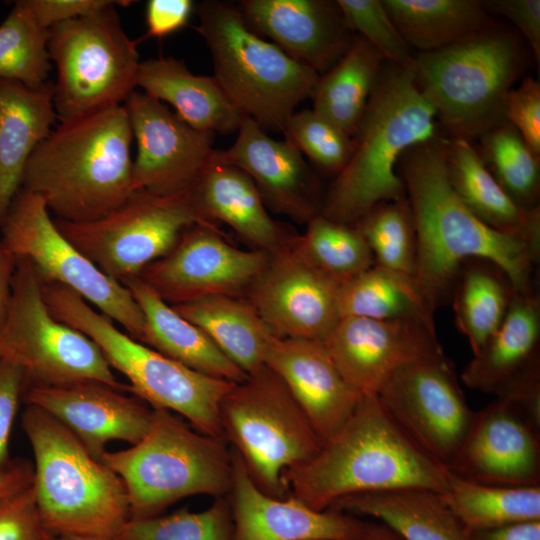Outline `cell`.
<instances>
[{
    "label": "cell",
    "instance_id": "obj_1",
    "mask_svg": "<svg viewBox=\"0 0 540 540\" xmlns=\"http://www.w3.org/2000/svg\"><path fill=\"white\" fill-rule=\"evenodd\" d=\"M440 136L407 149L401 178L412 210L417 258L414 279L434 312L450 303L464 261L489 260L509 276L518 293L538 287L540 242L495 230L476 217L454 190Z\"/></svg>",
    "mask_w": 540,
    "mask_h": 540
},
{
    "label": "cell",
    "instance_id": "obj_2",
    "mask_svg": "<svg viewBox=\"0 0 540 540\" xmlns=\"http://www.w3.org/2000/svg\"><path fill=\"white\" fill-rule=\"evenodd\" d=\"M448 477V469L400 429L376 394L364 395L311 459L283 475L289 494L317 511L364 493L404 488L442 493Z\"/></svg>",
    "mask_w": 540,
    "mask_h": 540
},
{
    "label": "cell",
    "instance_id": "obj_3",
    "mask_svg": "<svg viewBox=\"0 0 540 540\" xmlns=\"http://www.w3.org/2000/svg\"><path fill=\"white\" fill-rule=\"evenodd\" d=\"M438 136L436 112L416 83L413 58L404 64L385 61L352 154L323 197L320 214L354 225L376 205L406 198L396 169L400 157Z\"/></svg>",
    "mask_w": 540,
    "mask_h": 540
},
{
    "label": "cell",
    "instance_id": "obj_4",
    "mask_svg": "<svg viewBox=\"0 0 540 540\" xmlns=\"http://www.w3.org/2000/svg\"><path fill=\"white\" fill-rule=\"evenodd\" d=\"M132 140L124 104L60 122L29 158L21 188L39 195L54 219H97L133 192Z\"/></svg>",
    "mask_w": 540,
    "mask_h": 540
},
{
    "label": "cell",
    "instance_id": "obj_5",
    "mask_svg": "<svg viewBox=\"0 0 540 540\" xmlns=\"http://www.w3.org/2000/svg\"><path fill=\"white\" fill-rule=\"evenodd\" d=\"M21 424L34 454L32 486L46 531L113 540L130 519L121 478L43 409L26 404Z\"/></svg>",
    "mask_w": 540,
    "mask_h": 540
},
{
    "label": "cell",
    "instance_id": "obj_6",
    "mask_svg": "<svg viewBox=\"0 0 540 540\" xmlns=\"http://www.w3.org/2000/svg\"><path fill=\"white\" fill-rule=\"evenodd\" d=\"M54 318L89 337L112 369L129 381V391L153 409L184 418L195 430L223 439L219 409L234 382L188 368L115 327L81 296L65 286L42 281Z\"/></svg>",
    "mask_w": 540,
    "mask_h": 540
},
{
    "label": "cell",
    "instance_id": "obj_7",
    "mask_svg": "<svg viewBox=\"0 0 540 540\" xmlns=\"http://www.w3.org/2000/svg\"><path fill=\"white\" fill-rule=\"evenodd\" d=\"M194 28L205 41L214 77L241 111L262 128L283 133L319 74L265 40L246 22L238 4L206 0L195 4Z\"/></svg>",
    "mask_w": 540,
    "mask_h": 540
},
{
    "label": "cell",
    "instance_id": "obj_8",
    "mask_svg": "<svg viewBox=\"0 0 540 540\" xmlns=\"http://www.w3.org/2000/svg\"><path fill=\"white\" fill-rule=\"evenodd\" d=\"M102 461L124 483L130 519L161 515L194 495H228L232 454L225 440L195 430L181 416L153 409L146 435L131 447L106 451Z\"/></svg>",
    "mask_w": 540,
    "mask_h": 540
},
{
    "label": "cell",
    "instance_id": "obj_9",
    "mask_svg": "<svg viewBox=\"0 0 540 540\" xmlns=\"http://www.w3.org/2000/svg\"><path fill=\"white\" fill-rule=\"evenodd\" d=\"M416 83L451 138L471 141L505 119V101L524 66L518 38L495 24L413 57Z\"/></svg>",
    "mask_w": 540,
    "mask_h": 540
},
{
    "label": "cell",
    "instance_id": "obj_10",
    "mask_svg": "<svg viewBox=\"0 0 540 540\" xmlns=\"http://www.w3.org/2000/svg\"><path fill=\"white\" fill-rule=\"evenodd\" d=\"M220 424L253 482L267 495L288 497L283 475L311 459L322 443L282 381L264 366L223 397Z\"/></svg>",
    "mask_w": 540,
    "mask_h": 540
},
{
    "label": "cell",
    "instance_id": "obj_11",
    "mask_svg": "<svg viewBox=\"0 0 540 540\" xmlns=\"http://www.w3.org/2000/svg\"><path fill=\"white\" fill-rule=\"evenodd\" d=\"M110 1L48 30V53L57 71L54 106L60 122L123 105L135 91L140 65L132 40Z\"/></svg>",
    "mask_w": 540,
    "mask_h": 540
},
{
    "label": "cell",
    "instance_id": "obj_12",
    "mask_svg": "<svg viewBox=\"0 0 540 540\" xmlns=\"http://www.w3.org/2000/svg\"><path fill=\"white\" fill-rule=\"evenodd\" d=\"M0 359L22 368L25 391L85 380L129 391L89 337L52 316L40 278L22 258H17L11 301L0 329Z\"/></svg>",
    "mask_w": 540,
    "mask_h": 540
},
{
    "label": "cell",
    "instance_id": "obj_13",
    "mask_svg": "<svg viewBox=\"0 0 540 540\" xmlns=\"http://www.w3.org/2000/svg\"><path fill=\"white\" fill-rule=\"evenodd\" d=\"M54 221L84 256L121 284L164 256L188 227L204 225L220 230L202 214L190 188L167 196L135 190L97 219Z\"/></svg>",
    "mask_w": 540,
    "mask_h": 540
},
{
    "label": "cell",
    "instance_id": "obj_14",
    "mask_svg": "<svg viewBox=\"0 0 540 540\" xmlns=\"http://www.w3.org/2000/svg\"><path fill=\"white\" fill-rule=\"evenodd\" d=\"M1 241L30 262L40 280L67 287L141 342L145 321L126 286L104 274L57 228L46 203L20 189L1 225Z\"/></svg>",
    "mask_w": 540,
    "mask_h": 540
},
{
    "label": "cell",
    "instance_id": "obj_15",
    "mask_svg": "<svg viewBox=\"0 0 540 540\" xmlns=\"http://www.w3.org/2000/svg\"><path fill=\"white\" fill-rule=\"evenodd\" d=\"M376 395L400 429L447 468L475 413L452 361L442 353L408 363L395 371Z\"/></svg>",
    "mask_w": 540,
    "mask_h": 540
},
{
    "label": "cell",
    "instance_id": "obj_16",
    "mask_svg": "<svg viewBox=\"0 0 540 540\" xmlns=\"http://www.w3.org/2000/svg\"><path fill=\"white\" fill-rule=\"evenodd\" d=\"M269 254L233 246L222 230L193 225L138 277L171 306L213 296L245 297Z\"/></svg>",
    "mask_w": 540,
    "mask_h": 540
},
{
    "label": "cell",
    "instance_id": "obj_17",
    "mask_svg": "<svg viewBox=\"0 0 540 540\" xmlns=\"http://www.w3.org/2000/svg\"><path fill=\"white\" fill-rule=\"evenodd\" d=\"M340 286L307 258L292 236L269 254L245 298L275 336L323 341L341 318Z\"/></svg>",
    "mask_w": 540,
    "mask_h": 540
},
{
    "label": "cell",
    "instance_id": "obj_18",
    "mask_svg": "<svg viewBox=\"0 0 540 540\" xmlns=\"http://www.w3.org/2000/svg\"><path fill=\"white\" fill-rule=\"evenodd\" d=\"M124 106L137 146L133 191L167 196L189 189L211 160L215 134L192 128L144 92H132Z\"/></svg>",
    "mask_w": 540,
    "mask_h": 540
},
{
    "label": "cell",
    "instance_id": "obj_19",
    "mask_svg": "<svg viewBox=\"0 0 540 540\" xmlns=\"http://www.w3.org/2000/svg\"><path fill=\"white\" fill-rule=\"evenodd\" d=\"M448 471L498 486H540V418L507 400L475 411Z\"/></svg>",
    "mask_w": 540,
    "mask_h": 540
},
{
    "label": "cell",
    "instance_id": "obj_20",
    "mask_svg": "<svg viewBox=\"0 0 540 540\" xmlns=\"http://www.w3.org/2000/svg\"><path fill=\"white\" fill-rule=\"evenodd\" d=\"M463 383L540 416V293L514 295L504 320L460 375Z\"/></svg>",
    "mask_w": 540,
    "mask_h": 540
},
{
    "label": "cell",
    "instance_id": "obj_21",
    "mask_svg": "<svg viewBox=\"0 0 540 540\" xmlns=\"http://www.w3.org/2000/svg\"><path fill=\"white\" fill-rule=\"evenodd\" d=\"M321 342L343 377L363 395L377 394L402 366L444 353L435 328L404 320L341 317Z\"/></svg>",
    "mask_w": 540,
    "mask_h": 540
},
{
    "label": "cell",
    "instance_id": "obj_22",
    "mask_svg": "<svg viewBox=\"0 0 540 540\" xmlns=\"http://www.w3.org/2000/svg\"><path fill=\"white\" fill-rule=\"evenodd\" d=\"M231 454L232 540H359L365 534L370 522L355 515L336 509L317 511L291 495H267L233 449Z\"/></svg>",
    "mask_w": 540,
    "mask_h": 540
},
{
    "label": "cell",
    "instance_id": "obj_23",
    "mask_svg": "<svg viewBox=\"0 0 540 540\" xmlns=\"http://www.w3.org/2000/svg\"><path fill=\"white\" fill-rule=\"evenodd\" d=\"M22 401L60 421L99 460L110 441L138 443L153 419V408L140 398L94 380L32 387L24 392Z\"/></svg>",
    "mask_w": 540,
    "mask_h": 540
},
{
    "label": "cell",
    "instance_id": "obj_24",
    "mask_svg": "<svg viewBox=\"0 0 540 540\" xmlns=\"http://www.w3.org/2000/svg\"><path fill=\"white\" fill-rule=\"evenodd\" d=\"M234 143L216 150L212 159L245 172L255 183L266 207L307 224L320 214L323 199L318 181L302 153L286 137L268 136L254 120L244 117Z\"/></svg>",
    "mask_w": 540,
    "mask_h": 540
},
{
    "label": "cell",
    "instance_id": "obj_25",
    "mask_svg": "<svg viewBox=\"0 0 540 540\" xmlns=\"http://www.w3.org/2000/svg\"><path fill=\"white\" fill-rule=\"evenodd\" d=\"M237 4L256 33L319 75L342 58L356 37L335 1L242 0Z\"/></svg>",
    "mask_w": 540,
    "mask_h": 540
},
{
    "label": "cell",
    "instance_id": "obj_26",
    "mask_svg": "<svg viewBox=\"0 0 540 540\" xmlns=\"http://www.w3.org/2000/svg\"><path fill=\"white\" fill-rule=\"evenodd\" d=\"M264 362L285 383L321 443L349 418L364 396L343 377L321 341L275 336Z\"/></svg>",
    "mask_w": 540,
    "mask_h": 540
},
{
    "label": "cell",
    "instance_id": "obj_27",
    "mask_svg": "<svg viewBox=\"0 0 540 540\" xmlns=\"http://www.w3.org/2000/svg\"><path fill=\"white\" fill-rule=\"evenodd\" d=\"M56 120L53 83L29 88L0 79V225L22 187L29 158Z\"/></svg>",
    "mask_w": 540,
    "mask_h": 540
},
{
    "label": "cell",
    "instance_id": "obj_28",
    "mask_svg": "<svg viewBox=\"0 0 540 540\" xmlns=\"http://www.w3.org/2000/svg\"><path fill=\"white\" fill-rule=\"evenodd\" d=\"M190 190L209 221L227 225L255 249L271 253L292 237L269 215L253 180L234 166L211 157Z\"/></svg>",
    "mask_w": 540,
    "mask_h": 540
},
{
    "label": "cell",
    "instance_id": "obj_29",
    "mask_svg": "<svg viewBox=\"0 0 540 540\" xmlns=\"http://www.w3.org/2000/svg\"><path fill=\"white\" fill-rule=\"evenodd\" d=\"M136 87L169 103L175 114L194 129L229 134L245 117L213 76L192 73L183 60L160 56L140 62Z\"/></svg>",
    "mask_w": 540,
    "mask_h": 540
},
{
    "label": "cell",
    "instance_id": "obj_30",
    "mask_svg": "<svg viewBox=\"0 0 540 540\" xmlns=\"http://www.w3.org/2000/svg\"><path fill=\"white\" fill-rule=\"evenodd\" d=\"M142 311L141 343L197 372L240 383L247 378L198 326L181 316L138 276L123 283Z\"/></svg>",
    "mask_w": 540,
    "mask_h": 540
},
{
    "label": "cell",
    "instance_id": "obj_31",
    "mask_svg": "<svg viewBox=\"0 0 540 540\" xmlns=\"http://www.w3.org/2000/svg\"><path fill=\"white\" fill-rule=\"evenodd\" d=\"M330 509L373 517L401 540H471L470 531L428 489L404 488L344 497Z\"/></svg>",
    "mask_w": 540,
    "mask_h": 540
},
{
    "label": "cell",
    "instance_id": "obj_32",
    "mask_svg": "<svg viewBox=\"0 0 540 540\" xmlns=\"http://www.w3.org/2000/svg\"><path fill=\"white\" fill-rule=\"evenodd\" d=\"M446 167L454 190L468 209L489 227L540 242V207L525 210L496 181L471 141L446 142Z\"/></svg>",
    "mask_w": 540,
    "mask_h": 540
},
{
    "label": "cell",
    "instance_id": "obj_33",
    "mask_svg": "<svg viewBox=\"0 0 540 540\" xmlns=\"http://www.w3.org/2000/svg\"><path fill=\"white\" fill-rule=\"evenodd\" d=\"M172 307L204 331L247 375L265 366L275 335L247 298L213 296Z\"/></svg>",
    "mask_w": 540,
    "mask_h": 540
},
{
    "label": "cell",
    "instance_id": "obj_34",
    "mask_svg": "<svg viewBox=\"0 0 540 540\" xmlns=\"http://www.w3.org/2000/svg\"><path fill=\"white\" fill-rule=\"evenodd\" d=\"M409 45L425 53L483 32L496 23L478 0H382Z\"/></svg>",
    "mask_w": 540,
    "mask_h": 540
},
{
    "label": "cell",
    "instance_id": "obj_35",
    "mask_svg": "<svg viewBox=\"0 0 540 540\" xmlns=\"http://www.w3.org/2000/svg\"><path fill=\"white\" fill-rule=\"evenodd\" d=\"M385 61L374 46L356 36L342 58L319 76L312 109L353 138Z\"/></svg>",
    "mask_w": 540,
    "mask_h": 540
},
{
    "label": "cell",
    "instance_id": "obj_36",
    "mask_svg": "<svg viewBox=\"0 0 540 540\" xmlns=\"http://www.w3.org/2000/svg\"><path fill=\"white\" fill-rule=\"evenodd\" d=\"M516 292L509 276L495 263L481 258L463 262L450 303L455 325L472 354L499 328Z\"/></svg>",
    "mask_w": 540,
    "mask_h": 540
},
{
    "label": "cell",
    "instance_id": "obj_37",
    "mask_svg": "<svg viewBox=\"0 0 540 540\" xmlns=\"http://www.w3.org/2000/svg\"><path fill=\"white\" fill-rule=\"evenodd\" d=\"M338 303L340 317L415 321L435 328V312L414 277L377 264L342 283Z\"/></svg>",
    "mask_w": 540,
    "mask_h": 540
},
{
    "label": "cell",
    "instance_id": "obj_38",
    "mask_svg": "<svg viewBox=\"0 0 540 540\" xmlns=\"http://www.w3.org/2000/svg\"><path fill=\"white\" fill-rule=\"evenodd\" d=\"M440 494L469 531L540 520V486L482 484L449 472L446 487Z\"/></svg>",
    "mask_w": 540,
    "mask_h": 540
},
{
    "label": "cell",
    "instance_id": "obj_39",
    "mask_svg": "<svg viewBox=\"0 0 540 540\" xmlns=\"http://www.w3.org/2000/svg\"><path fill=\"white\" fill-rule=\"evenodd\" d=\"M479 137L480 156L503 190L521 208H539L540 156L508 121Z\"/></svg>",
    "mask_w": 540,
    "mask_h": 540
},
{
    "label": "cell",
    "instance_id": "obj_40",
    "mask_svg": "<svg viewBox=\"0 0 540 540\" xmlns=\"http://www.w3.org/2000/svg\"><path fill=\"white\" fill-rule=\"evenodd\" d=\"M297 242L307 258L340 284L375 264L367 242L354 225L318 214L306 224Z\"/></svg>",
    "mask_w": 540,
    "mask_h": 540
},
{
    "label": "cell",
    "instance_id": "obj_41",
    "mask_svg": "<svg viewBox=\"0 0 540 540\" xmlns=\"http://www.w3.org/2000/svg\"><path fill=\"white\" fill-rule=\"evenodd\" d=\"M48 30L34 20L22 0L14 2L0 24V79L29 88L44 85L51 69Z\"/></svg>",
    "mask_w": 540,
    "mask_h": 540
},
{
    "label": "cell",
    "instance_id": "obj_42",
    "mask_svg": "<svg viewBox=\"0 0 540 540\" xmlns=\"http://www.w3.org/2000/svg\"><path fill=\"white\" fill-rule=\"evenodd\" d=\"M354 226L370 247L375 264L414 276L417 237L407 197L376 205Z\"/></svg>",
    "mask_w": 540,
    "mask_h": 540
},
{
    "label": "cell",
    "instance_id": "obj_43",
    "mask_svg": "<svg viewBox=\"0 0 540 540\" xmlns=\"http://www.w3.org/2000/svg\"><path fill=\"white\" fill-rule=\"evenodd\" d=\"M113 540H232L230 506L217 497L202 511L129 519Z\"/></svg>",
    "mask_w": 540,
    "mask_h": 540
},
{
    "label": "cell",
    "instance_id": "obj_44",
    "mask_svg": "<svg viewBox=\"0 0 540 540\" xmlns=\"http://www.w3.org/2000/svg\"><path fill=\"white\" fill-rule=\"evenodd\" d=\"M283 134L320 169L337 175L347 164L353 138L313 109L294 112Z\"/></svg>",
    "mask_w": 540,
    "mask_h": 540
},
{
    "label": "cell",
    "instance_id": "obj_45",
    "mask_svg": "<svg viewBox=\"0 0 540 540\" xmlns=\"http://www.w3.org/2000/svg\"><path fill=\"white\" fill-rule=\"evenodd\" d=\"M348 28L374 46L386 59L404 64L413 56L381 0H336Z\"/></svg>",
    "mask_w": 540,
    "mask_h": 540
},
{
    "label": "cell",
    "instance_id": "obj_46",
    "mask_svg": "<svg viewBox=\"0 0 540 540\" xmlns=\"http://www.w3.org/2000/svg\"><path fill=\"white\" fill-rule=\"evenodd\" d=\"M33 486L0 499V540H49Z\"/></svg>",
    "mask_w": 540,
    "mask_h": 540
},
{
    "label": "cell",
    "instance_id": "obj_47",
    "mask_svg": "<svg viewBox=\"0 0 540 540\" xmlns=\"http://www.w3.org/2000/svg\"><path fill=\"white\" fill-rule=\"evenodd\" d=\"M505 119L540 156V84L536 79L526 77L518 87L509 91L505 101Z\"/></svg>",
    "mask_w": 540,
    "mask_h": 540
},
{
    "label": "cell",
    "instance_id": "obj_48",
    "mask_svg": "<svg viewBox=\"0 0 540 540\" xmlns=\"http://www.w3.org/2000/svg\"><path fill=\"white\" fill-rule=\"evenodd\" d=\"M26 389L22 368L0 359V472L11 465L9 439L19 403Z\"/></svg>",
    "mask_w": 540,
    "mask_h": 540
},
{
    "label": "cell",
    "instance_id": "obj_49",
    "mask_svg": "<svg viewBox=\"0 0 540 540\" xmlns=\"http://www.w3.org/2000/svg\"><path fill=\"white\" fill-rule=\"evenodd\" d=\"M487 11H492L511 21L523 34L540 63V1L491 0L482 1Z\"/></svg>",
    "mask_w": 540,
    "mask_h": 540
},
{
    "label": "cell",
    "instance_id": "obj_50",
    "mask_svg": "<svg viewBox=\"0 0 540 540\" xmlns=\"http://www.w3.org/2000/svg\"><path fill=\"white\" fill-rule=\"evenodd\" d=\"M195 4L192 0H149L146 33L142 39L164 38L188 25Z\"/></svg>",
    "mask_w": 540,
    "mask_h": 540
},
{
    "label": "cell",
    "instance_id": "obj_51",
    "mask_svg": "<svg viewBox=\"0 0 540 540\" xmlns=\"http://www.w3.org/2000/svg\"><path fill=\"white\" fill-rule=\"evenodd\" d=\"M111 0H22L34 20L43 29L87 15Z\"/></svg>",
    "mask_w": 540,
    "mask_h": 540
},
{
    "label": "cell",
    "instance_id": "obj_52",
    "mask_svg": "<svg viewBox=\"0 0 540 540\" xmlns=\"http://www.w3.org/2000/svg\"><path fill=\"white\" fill-rule=\"evenodd\" d=\"M33 477L34 464L24 458H14L9 468L0 472V499L31 486Z\"/></svg>",
    "mask_w": 540,
    "mask_h": 540
},
{
    "label": "cell",
    "instance_id": "obj_53",
    "mask_svg": "<svg viewBox=\"0 0 540 540\" xmlns=\"http://www.w3.org/2000/svg\"><path fill=\"white\" fill-rule=\"evenodd\" d=\"M471 540H540V520L470 531Z\"/></svg>",
    "mask_w": 540,
    "mask_h": 540
},
{
    "label": "cell",
    "instance_id": "obj_54",
    "mask_svg": "<svg viewBox=\"0 0 540 540\" xmlns=\"http://www.w3.org/2000/svg\"><path fill=\"white\" fill-rule=\"evenodd\" d=\"M16 264L17 258L0 239V329L6 319L11 301Z\"/></svg>",
    "mask_w": 540,
    "mask_h": 540
},
{
    "label": "cell",
    "instance_id": "obj_55",
    "mask_svg": "<svg viewBox=\"0 0 540 540\" xmlns=\"http://www.w3.org/2000/svg\"><path fill=\"white\" fill-rule=\"evenodd\" d=\"M359 540H401V539L385 525L370 522L365 534Z\"/></svg>",
    "mask_w": 540,
    "mask_h": 540
},
{
    "label": "cell",
    "instance_id": "obj_56",
    "mask_svg": "<svg viewBox=\"0 0 540 540\" xmlns=\"http://www.w3.org/2000/svg\"><path fill=\"white\" fill-rule=\"evenodd\" d=\"M49 540H92V539H85V538H78V537H52Z\"/></svg>",
    "mask_w": 540,
    "mask_h": 540
}]
</instances>
